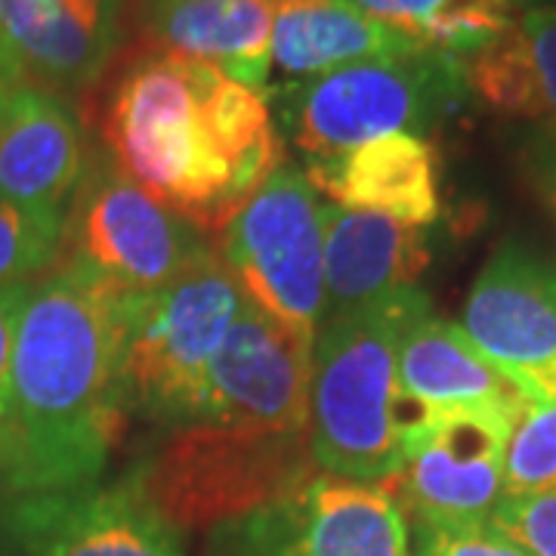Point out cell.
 Masks as SVG:
<instances>
[{"mask_svg": "<svg viewBox=\"0 0 556 556\" xmlns=\"http://www.w3.org/2000/svg\"><path fill=\"white\" fill-rule=\"evenodd\" d=\"M124 420V294L60 260L22 303L0 415V497L100 482Z\"/></svg>", "mask_w": 556, "mask_h": 556, "instance_id": "obj_1", "label": "cell"}, {"mask_svg": "<svg viewBox=\"0 0 556 556\" xmlns=\"http://www.w3.org/2000/svg\"><path fill=\"white\" fill-rule=\"evenodd\" d=\"M102 134L121 170L204 236H219L285 164L266 93L159 50L124 68Z\"/></svg>", "mask_w": 556, "mask_h": 556, "instance_id": "obj_2", "label": "cell"}, {"mask_svg": "<svg viewBox=\"0 0 556 556\" xmlns=\"http://www.w3.org/2000/svg\"><path fill=\"white\" fill-rule=\"evenodd\" d=\"M430 306L415 288L350 313L325 316L309 368L313 467L353 482H393L412 412L399 387V343L408 321Z\"/></svg>", "mask_w": 556, "mask_h": 556, "instance_id": "obj_3", "label": "cell"}, {"mask_svg": "<svg viewBox=\"0 0 556 556\" xmlns=\"http://www.w3.org/2000/svg\"><path fill=\"white\" fill-rule=\"evenodd\" d=\"M467 93L464 62L415 50L285 80L269 93V109L278 134L309 164L390 134L427 137Z\"/></svg>", "mask_w": 556, "mask_h": 556, "instance_id": "obj_4", "label": "cell"}, {"mask_svg": "<svg viewBox=\"0 0 556 556\" xmlns=\"http://www.w3.org/2000/svg\"><path fill=\"white\" fill-rule=\"evenodd\" d=\"M241 300L244 291L217 251L159 291L124 298L127 415L170 433L199 420L211 358Z\"/></svg>", "mask_w": 556, "mask_h": 556, "instance_id": "obj_5", "label": "cell"}, {"mask_svg": "<svg viewBox=\"0 0 556 556\" xmlns=\"http://www.w3.org/2000/svg\"><path fill=\"white\" fill-rule=\"evenodd\" d=\"M309 433L189 424L127 477L170 526L229 522L313 473Z\"/></svg>", "mask_w": 556, "mask_h": 556, "instance_id": "obj_6", "label": "cell"}, {"mask_svg": "<svg viewBox=\"0 0 556 556\" xmlns=\"http://www.w3.org/2000/svg\"><path fill=\"white\" fill-rule=\"evenodd\" d=\"M214 248L189 219L164 207L109 152L87 161L65 211L62 257L124 298L152 294Z\"/></svg>", "mask_w": 556, "mask_h": 556, "instance_id": "obj_7", "label": "cell"}, {"mask_svg": "<svg viewBox=\"0 0 556 556\" xmlns=\"http://www.w3.org/2000/svg\"><path fill=\"white\" fill-rule=\"evenodd\" d=\"M217 254L244 298L298 338L316 340L325 318V201L298 164L260 182L223 226Z\"/></svg>", "mask_w": 556, "mask_h": 556, "instance_id": "obj_8", "label": "cell"}, {"mask_svg": "<svg viewBox=\"0 0 556 556\" xmlns=\"http://www.w3.org/2000/svg\"><path fill=\"white\" fill-rule=\"evenodd\" d=\"M217 556H412L405 510L383 482L313 470L239 519L219 522Z\"/></svg>", "mask_w": 556, "mask_h": 556, "instance_id": "obj_9", "label": "cell"}, {"mask_svg": "<svg viewBox=\"0 0 556 556\" xmlns=\"http://www.w3.org/2000/svg\"><path fill=\"white\" fill-rule=\"evenodd\" d=\"M460 328L529 402L556 399V260L504 241L479 269Z\"/></svg>", "mask_w": 556, "mask_h": 556, "instance_id": "obj_10", "label": "cell"}, {"mask_svg": "<svg viewBox=\"0 0 556 556\" xmlns=\"http://www.w3.org/2000/svg\"><path fill=\"white\" fill-rule=\"evenodd\" d=\"M309 368L313 343L244 298L211 358L195 424L251 433H306Z\"/></svg>", "mask_w": 556, "mask_h": 556, "instance_id": "obj_11", "label": "cell"}, {"mask_svg": "<svg viewBox=\"0 0 556 556\" xmlns=\"http://www.w3.org/2000/svg\"><path fill=\"white\" fill-rule=\"evenodd\" d=\"M517 417L497 412H420L402 433L390 489L412 519H489L504 501V452ZM383 482V485H393Z\"/></svg>", "mask_w": 556, "mask_h": 556, "instance_id": "obj_12", "label": "cell"}, {"mask_svg": "<svg viewBox=\"0 0 556 556\" xmlns=\"http://www.w3.org/2000/svg\"><path fill=\"white\" fill-rule=\"evenodd\" d=\"M0 556H182L174 526L130 479L0 497Z\"/></svg>", "mask_w": 556, "mask_h": 556, "instance_id": "obj_13", "label": "cell"}, {"mask_svg": "<svg viewBox=\"0 0 556 556\" xmlns=\"http://www.w3.org/2000/svg\"><path fill=\"white\" fill-rule=\"evenodd\" d=\"M121 0H0V78L78 93L118 43Z\"/></svg>", "mask_w": 556, "mask_h": 556, "instance_id": "obj_14", "label": "cell"}, {"mask_svg": "<svg viewBox=\"0 0 556 556\" xmlns=\"http://www.w3.org/2000/svg\"><path fill=\"white\" fill-rule=\"evenodd\" d=\"M87 167L84 127L72 102L22 84L0 109V201L65 214Z\"/></svg>", "mask_w": 556, "mask_h": 556, "instance_id": "obj_15", "label": "cell"}, {"mask_svg": "<svg viewBox=\"0 0 556 556\" xmlns=\"http://www.w3.org/2000/svg\"><path fill=\"white\" fill-rule=\"evenodd\" d=\"M427 229L325 201V316L420 288Z\"/></svg>", "mask_w": 556, "mask_h": 556, "instance_id": "obj_16", "label": "cell"}, {"mask_svg": "<svg viewBox=\"0 0 556 556\" xmlns=\"http://www.w3.org/2000/svg\"><path fill=\"white\" fill-rule=\"evenodd\" d=\"M303 174L321 199L338 207L375 211L417 229L433 226L442 214L439 155L427 137L371 139L338 159L309 161Z\"/></svg>", "mask_w": 556, "mask_h": 556, "instance_id": "obj_17", "label": "cell"}, {"mask_svg": "<svg viewBox=\"0 0 556 556\" xmlns=\"http://www.w3.org/2000/svg\"><path fill=\"white\" fill-rule=\"evenodd\" d=\"M139 28L159 53L207 62L257 93L269 87V0H139Z\"/></svg>", "mask_w": 556, "mask_h": 556, "instance_id": "obj_18", "label": "cell"}, {"mask_svg": "<svg viewBox=\"0 0 556 556\" xmlns=\"http://www.w3.org/2000/svg\"><path fill=\"white\" fill-rule=\"evenodd\" d=\"M399 387L412 417L420 412H497L517 417L529 399L497 371L464 328L420 309L399 343Z\"/></svg>", "mask_w": 556, "mask_h": 556, "instance_id": "obj_19", "label": "cell"}, {"mask_svg": "<svg viewBox=\"0 0 556 556\" xmlns=\"http://www.w3.org/2000/svg\"><path fill=\"white\" fill-rule=\"evenodd\" d=\"M269 60L281 80L316 78L350 62L417 50L368 20L353 0H269Z\"/></svg>", "mask_w": 556, "mask_h": 556, "instance_id": "obj_20", "label": "cell"}, {"mask_svg": "<svg viewBox=\"0 0 556 556\" xmlns=\"http://www.w3.org/2000/svg\"><path fill=\"white\" fill-rule=\"evenodd\" d=\"M464 80L497 115L556 130V3L522 10L507 35L464 62Z\"/></svg>", "mask_w": 556, "mask_h": 556, "instance_id": "obj_21", "label": "cell"}, {"mask_svg": "<svg viewBox=\"0 0 556 556\" xmlns=\"http://www.w3.org/2000/svg\"><path fill=\"white\" fill-rule=\"evenodd\" d=\"M358 10L420 53L467 62L514 28V0H353Z\"/></svg>", "mask_w": 556, "mask_h": 556, "instance_id": "obj_22", "label": "cell"}, {"mask_svg": "<svg viewBox=\"0 0 556 556\" xmlns=\"http://www.w3.org/2000/svg\"><path fill=\"white\" fill-rule=\"evenodd\" d=\"M556 489V399L529 402L514 420L504 452V497Z\"/></svg>", "mask_w": 556, "mask_h": 556, "instance_id": "obj_23", "label": "cell"}, {"mask_svg": "<svg viewBox=\"0 0 556 556\" xmlns=\"http://www.w3.org/2000/svg\"><path fill=\"white\" fill-rule=\"evenodd\" d=\"M65 214L0 201V285L35 281L62 257Z\"/></svg>", "mask_w": 556, "mask_h": 556, "instance_id": "obj_24", "label": "cell"}, {"mask_svg": "<svg viewBox=\"0 0 556 556\" xmlns=\"http://www.w3.org/2000/svg\"><path fill=\"white\" fill-rule=\"evenodd\" d=\"M412 556H529L492 519H412Z\"/></svg>", "mask_w": 556, "mask_h": 556, "instance_id": "obj_25", "label": "cell"}, {"mask_svg": "<svg viewBox=\"0 0 556 556\" xmlns=\"http://www.w3.org/2000/svg\"><path fill=\"white\" fill-rule=\"evenodd\" d=\"M489 519L529 556H556V489L504 497Z\"/></svg>", "mask_w": 556, "mask_h": 556, "instance_id": "obj_26", "label": "cell"}, {"mask_svg": "<svg viewBox=\"0 0 556 556\" xmlns=\"http://www.w3.org/2000/svg\"><path fill=\"white\" fill-rule=\"evenodd\" d=\"M519 174L556 219V130L532 127V134L519 146Z\"/></svg>", "mask_w": 556, "mask_h": 556, "instance_id": "obj_27", "label": "cell"}, {"mask_svg": "<svg viewBox=\"0 0 556 556\" xmlns=\"http://www.w3.org/2000/svg\"><path fill=\"white\" fill-rule=\"evenodd\" d=\"M31 281H16V285H0V415L7 402V387H10V362H13V343H16V328H20V313L25 294Z\"/></svg>", "mask_w": 556, "mask_h": 556, "instance_id": "obj_28", "label": "cell"}, {"mask_svg": "<svg viewBox=\"0 0 556 556\" xmlns=\"http://www.w3.org/2000/svg\"><path fill=\"white\" fill-rule=\"evenodd\" d=\"M519 10H532V7H547V3H556V0H514Z\"/></svg>", "mask_w": 556, "mask_h": 556, "instance_id": "obj_29", "label": "cell"}, {"mask_svg": "<svg viewBox=\"0 0 556 556\" xmlns=\"http://www.w3.org/2000/svg\"><path fill=\"white\" fill-rule=\"evenodd\" d=\"M13 90V84H7V80L0 78V109H3V102H7V93Z\"/></svg>", "mask_w": 556, "mask_h": 556, "instance_id": "obj_30", "label": "cell"}]
</instances>
